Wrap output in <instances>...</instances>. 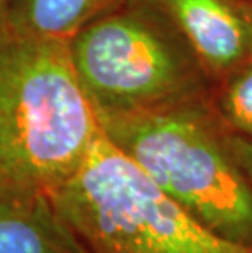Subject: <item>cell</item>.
Listing matches in <instances>:
<instances>
[{"mask_svg": "<svg viewBox=\"0 0 252 253\" xmlns=\"http://www.w3.org/2000/svg\"><path fill=\"white\" fill-rule=\"evenodd\" d=\"M100 136L69 41L0 30V181L50 195Z\"/></svg>", "mask_w": 252, "mask_h": 253, "instance_id": "1", "label": "cell"}, {"mask_svg": "<svg viewBox=\"0 0 252 253\" xmlns=\"http://www.w3.org/2000/svg\"><path fill=\"white\" fill-rule=\"evenodd\" d=\"M99 121L103 136L192 216L252 249V183L210 95Z\"/></svg>", "mask_w": 252, "mask_h": 253, "instance_id": "2", "label": "cell"}, {"mask_svg": "<svg viewBox=\"0 0 252 253\" xmlns=\"http://www.w3.org/2000/svg\"><path fill=\"white\" fill-rule=\"evenodd\" d=\"M72 66L99 118L208 96L205 69L155 0H125L69 40Z\"/></svg>", "mask_w": 252, "mask_h": 253, "instance_id": "3", "label": "cell"}, {"mask_svg": "<svg viewBox=\"0 0 252 253\" xmlns=\"http://www.w3.org/2000/svg\"><path fill=\"white\" fill-rule=\"evenodd\" d=\"M50 196L89 253H252L192 216L103 132Z\"/></svg>", "mask_w": 252, "mask_h": 253, "instance_id": "4", "label": "cell"}, {"mask_svg": "<svg viewBox=\"0 0 252 253\" xmlns=\"http://www.w3.org/2000/svg\"><path fill=\"white\" fill-rule=\"evenodd\" d=\"M189 41L211 85L252 57V0H155Z\"/></svg>", "mask_w": 252, "mask_h": 253, "instance_id": "5", "label": "cell"}, {"mask_svg": "<svg viewBox=\"0 0 252 253\" xmlns=\"http://www.w3.org/2000/svg\"><path fill=\"white\" fill-rule=\"evenodd\" d=\"M0 253H89L51 196L0 181Z\"/></svg>", "mask_w": 252, "mask_h": 253, "instance_id": "6", "label": "cell"}, {"mask_svg": "<svg viewBox=\"0 0 252 253\" xmlns=\"http://www.w3.org/2000/svg\"><path fill=\"white\" fill-rule=\"evenodd\" d=\"M125 0H12L7 26L21 35L69 41Z\"/></svg>", "mask_w": 252, "mask_h": 253, "instance_id": "7", "label": "cell"}, {"mask_svg": "<svg viewBox=\"0 0 252 253\" xmlns=\"http://www.w3.org/2000/svg\"><path fill=\"white\" fill-rule=\"evenodd\" d=\"M210 98L224 125L252 141V57L216 80Z\"/></svg>", "mask_w": 252, "mask_h": 253, "instance_id": "8", "label": "cell"}, {"mask_svg": "<svg viewBox=\"0 0 252 253\" xmlns=\"http://www.w3.org/2000/svg\"><path fill=\"white\" fill-rule=\"evenodd\" d=\"M233 142H234L236 155H238L246 175H248V178L252 183V141L248 137H243V136H239V134L233 132Z\"/></svg>", "mask_w": 252, "mask_h": 253, "instance_id": "9", "label": "cell"}, {"mask_svg": "<svg viewBox=\"0 0 252 253\" xmlns=\"http://www.w3.org/2000/svg\"><path fill=\"white\" fill-rule=\"evenodd\" d=\"M10 3H12V0H0V30H3L7 26Z\"/></svg>", "mask_w": 252, "mask_h": 253, "instance_id": "10", "label": "cell"}]
</instances>
